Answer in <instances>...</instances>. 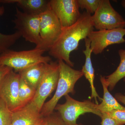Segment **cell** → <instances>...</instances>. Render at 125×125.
Wrapping results in <instances>:
<instances>
[{"label":"cell","mask_w":125,"mask_h":125,"mask_svg":"<svg viewBox=\"0 0 125 125\" xmlns=\"http://www.w3.org/2000/svg\"><path fill=\"white\" fill-rule=\"evenodd\" d=\"M0 2L16 4L23 12L37 15L45 12L49 6V0H0Z\"/></svg>","instance_id":"obj_14"},{"label":"cell","mask_w":125,"mask_h":125,"mask_svg":"<svg viewBox=\"0 0 125 125\" xmlns=\"http://www.w3.org/2000/svg\"><path fill=\"white\" fill-rule=\"evenodd\" d=\"M20 80L19 74L11 70L0 83V98L12 112L21 108L19 98Z\"/></svg>","instance_id":"obj_10"},{"label":"cell","mask_w":125,"mask_h":125,"mask_svg":"<svg viewBox=\"0 0 125 125\" xmlns=\"http://www.w3.org/2000/svg\"><path fill=\"white\" fill-rule=\"evenodd\" d=\"M36 90L21 78L19 90V98L21 108L29 103L33 98Z\"/></svg>","instance_id":"obj_18"},{"label":"cell","mask_w":125,"mask_h":125,"mask_svg":"<svg viewBox=\"0 0 125 125\" xmlns=\"http://www.w3.org/2000/svg\"><path fill=\"white\" fill-rule=\"evenodd\" d=\"M49 5L62 28L73 24L81 15L77 0H50Z\"/></svg>","instance_id":"obj_11"},{"label":"cell","mask_w":125,"mask_h":125,"mask_svg":"<svg viewBox=\"0 0 125 125\" xmlns=\"http://www.w3.org/2000/svg\"><path fill=\"white\" fill-rule=\"evenodd\" d=\"M94 28L92 15L84 11L76 23L62 28L60 35L48 51L49 55L73 67L74 63L70 59L71 53L78 49L80 42L88 37Z\"/></svg>","instance_id":"obj_1"},{"label":"cell","mask_w":125,"mask_h":125,"mask_svg":"<svg viewBox=\"0 0 125 125\" xmlns=\"http://www.w3.org/2000/svg\"><path fill=\"white\" fill-rule=\"evenodd\" d=\"M84 40L85 43V49L84 50L83 52L85 56V62L81 70L83 72L84 76L88 81L90 84L92 91L91 98H94L96 104H98L97 99H98L101 101H102V99L99 96L98 94L96 92V88L94 84V71L91 60V55L93 52V50L90 48V41L89 39L88 38H87Z\"/></svg>","instance_id":"obj_12"},{"label":"cell","mask_w":125,"mask_h":125,"mask_svg":"<svg viewBox=\"0 0 125 125\" xmlns=\"http://www.w3.org/2000/svg\"><path fill=\"white\" fill-rule=\"evenodd\" d=\"M59 77L56 92L50 100L45 103L40 114L43 117L51 114L60 99L69 94H75L74 87L77 81L83 75L81 70L74 69L62 60H58Z\"/></svg>","instance_id":"obj_2"},{"label":"cell","mask_w":125,"mask_h":125,"mask_svg":"<svg viewBox=\"0 0 125 125\" xmlns=\"http://www.w3.org/2000/svg\"><path fill=\"white\" fill-rule=\"evenodd\" d=\"M105 79V76L101 75L100 76L104 95L102 103L98 105L99 110L102 114L107 113L114 110H125V107L121 105L110 93L108 90V85L106 83Z\"/></svg>","instance_id":"obj_16"},{"label":"cell","mask_w":125,"mask_h":125,"mask_svg":"<svg viewBox=\"0 0 125 125\" xmlns=\"http://www.w3.org/2000/svg\"><path fill=\"white\" fill-rule=\"evenodd\" d=\"M43 117L40 113L26 105L12 112L11 125H33Z\"/></svg>","instance_id":"obj_13"},{"label":"cell","mask_w":125,"mask_h":125,"mask_svg":"<svg viewBox=\"0 0 125 125\" xmlns=\"http://www.w3.org/2000/svg\"><path fill=\"white\" fill-rule=\"evenodd\" d=\"M111 117L121 125L125 124V110H114L107 113Z\"/></svg>","instance_id":"obj_23"},{"label":"cell","mask_w":125,"mask_h":125,"mask_svg":"<svg viewBox=\"0 0 125 125\" xmlns=\"http://www.w3.org/2000/svg\"><path fill=\"white\" fill-rule=\"evenodd\" d=\"M39 16L41 43L36 48L48 52L60 35L62 27L50 5L48 9Z\"/></svg>","instance_id":"obj_6"},{"label":"cell","mask_w":125,"mask_h":125,"mask_svg":"<svg viewBox=\"0 0 125 125\" xmlns=\"http://www.w3.org/2000/svg\"><path fill=\"white\" fill-rule=\"evenodd\" d=\"M43 118L39 121L37 123H36L33 125H44V122H43Z\"/></svg>","instance_id":"obj_27"},{"label":"cell","mask_w":125,"mask_h":125,"mask_svg":"<svg viewBox=\"0 0 125 125\" xmlns=\"http://www.w3.org/2000/svg\"><path fill=\"white\" fill-rule=\"evenodd\" d=\"M59 77L58 62L47 63L44 75L32 101L27 106L40 113L46 99L56 89Z\"/></svg>","instance_id":"obj_5"},{"label":"cell","mask_w":125,"mask_h":125,"mask_svg":"<svg viewBox=\"0 0 125 125\" xmlns=\"http://www.w3.org/2000/svg\"><path fill=\"white\" fill-rule=\"evenodd\" d=\"M94 28L98 30L125 28V20L112 6L109 0H101L92 15Z\"/></svg>","instance_id":"obj_7"},{"label":"cell","mask_w":125,"mask_h":125,"mask_svg":"<svg viewBox=\"0 0 125 125\" xmlns=\"http://www.w3.org/2000/svg\"><path fill=\"white\" fill-rule=\"evenodd\" d=\"M118 53L120 58L118 67L113 73L105 77L109 91H112L118 81L125 78V49H120Z\"/></svg>","instance_id":"obj_17"},{"label":"cell","mask_w":125,"mask_h":125,"mask_svg":"<svg viewBox=\"0 0 125 125\" xmlns=\"http://www.w3.org/2000/svg\"><path fill=\"white\" fill-rule=\"evenodd\" d=\"M12 112L5 103L0 98V125H11Z\"/></svg>","instance_id":"obj_20"},{"label":"cell","mask_w":125,"mask_h":125,"mask_svg":"<svg viewBox=\"0 0 125 125\" xmlns=\"http://www.w3.org/2000/svg\"><path fill=\"white\" fill-rule=\"evenodd\" d=\"M121 5L123 7L125 8V0H123L122 1Z\"/></svg>","instance_id":"obj_28"},{"label":"cell","mask_w":125,"mask_h":125,"mask_svg":"<svg viewBox=\"0 0 125 125\" xmlns=\"http://www.w3.org/2000/svg\"><path fill=\"white\" fill-rule=\"evenodd\" d=\"M125 28L94 31L90 32L88 38L90 41V48L95 55L101 54L109 45L125 42Z\"/></svg>","instance_id":"obj_9"},{"label":"cell","mask_w":125,"mask_h":125,"mask_svg":"<svg viewBox=\"0 0 125 125\" xmlns=\"http://www.w3.org/2000/svg\"><path fill=\"white\" fill-rule=\"evenodd\" d=\"M115 98L118 102L122 103L125 105V95L120 93H116Z\"/></svg>","instance_id":"obj_26"},{"label":"cell","mask_w":125,"mask_h":125,"mask_svg":"<svg viewBox=\"0 0 125 125\" xmlns=\"http://www.w3.org/2000/svg\"><path fill=\"white\" fill-rule=\"evenodd\" d=\"M47 64L41 63L37 64L18 73L21 78L30 86L36 90L44 75Z\"/></svg>","instance_id":"obj_15"},{"label":"cell","mask_w":125,"mask_h":125,"mask_svg":"<svg viewBox=\"0 0 125 125\" xmlns=\"http://www.w3.org/2000/svg\"><path fill=\"white\" fill-rule=\"evenodd\" d=\"M45 52L36 48L28 51H16L8 49L0 55L1 65L12 69L15 72L22 71L39 63H47L52 59L43 56Z\"/></svg>","instance_id":"obj_3"},{"label":"cell","mask_w":125,"mask_h":125,"mask_svg":"<svg viewBox=\"0 0 125 125\" xmlns=\"http://www.w3.org/2000/svg\"><path fill=\"white\" fill-rule=\"evenodd\" d=\"M15 18L13 22L15 28L25 40L38 47L41 43L40 35V16L21 11L16 7Z\"/></svg>","instance_id":"obj_8"},{"label":"cell","mask_w":125,"mask_h":125,"mask_svg":"<svg viewBox=\"0 0 125 125\" xmlns=\"http://www.w3.org/2000/svg\"><path fill=\"white\" fill-rule=\"evenodd\" d=\"M124 81L125 82V78H124Z\"/></svg>","instance_id":"obj_30"},{"label":"cell","mask_w":125,"mask_h":125,"mask_svg":"<svg viewBox=\"0 0 125 125\" xmlns=\"http://www.w3.org/2000/svg\"><path fill=\"white\" fill-rule=\"evenodd\" d=\"M44 125H66L58 112H53L51 114L43 117Z\"/></svg>","instance_id":"obj_22"},{"label":"cell","mask_w":125,"mask_h":125,"mask_svg":"<svg viewBox=\"0 0 125 125\" xmlns=\"http://www.w3.org/2000/svg\"><path fill=\"white\" fill-rule=\"evenodd\" d=\"M65 102L57 104L54 110H56L66 125H83L78 124L77 119L81 115L92 113L102 117V114L98 108V105L90 99L80 102L72 98L69 94L65 96Z\"/></svg>","instance_id":"obj_4"},{"label":"cell","mask_w":125,"mask_h":125,"mask_svg":"<svg viewBox=\"0 0 125 125\" xmlns=\"http://www.w3.org/2000/svg\"><path fill=\"white\" fill-rule=\"evenodd\" d=\"M12 69L6 66L1 65H0V83L8 73Z\"/></svg>","instance_id":"obj_25"},{"label":"cell","mask_w":125,"mask_h":125,"mask_svg":"<svg viewBox=\"0 0 125 125\" xmlns=\"http://www.w3.org/2000/svg\"><path fill=\"white\" fill-rule=\"evenodd\" d=\"M101 118H102L101 125H122L111 117L107 113H103Z\"/></svg>","instance_id":"obj_24"},{"label":"cell","mask_w":125,"mask_h":125,"mask_svg":"<svg viewBox=\"0 0 125 125\" xmlns=\"http://www.w3.org/2000/svg\"><path fill=\"white\" fill-rule=\"evenodd\" d=\"M101 0H77L79 8L85 9L86 12L92 15L94 14L99 6Z\"/></svg>","instance_id":"obj_21"},{"label":"cell","mask_w":125,"mask_h":125,"mask_svg":"<svg viewBox=\"0 0 125 125\" xmlns=\"http://www.w3.org/2000/svg\"><path fill=\"white\" fill-rule=\"evenodd\" d=\"M4 11V7L0 6V16L2 15ZM21 37V34L17 31L10 34H3L0 33V53L1 54L9 49Z\"/></svg>","instance_id":"obj_19"},{"label":"cell","mask_w":125,"mask_h":125,"mask_svg":"<svg viewBox=\"0 0 125 125\" xmlns=\"http://www.w3.org/2000/svg\"><path fill=\"white\" fill-rule=\"evenodd\" d=\"M1 65V59L0 58V65Z\"/></svg>","instance_id":"obj_29"}]
</instances>
